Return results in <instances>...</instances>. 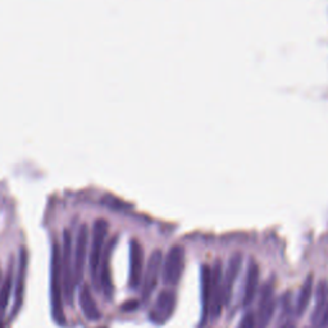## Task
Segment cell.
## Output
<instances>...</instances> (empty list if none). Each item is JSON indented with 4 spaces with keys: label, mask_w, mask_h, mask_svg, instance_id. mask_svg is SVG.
I'll use <instances>...</instances> for the list:
<instances>
[{
    "label": "cell",
    "mask_w": 328,
    "mask_h": 328,
    "mask_svg": "<svg viewBox=\"0 0 328 328\" xmlns=\"http://www.w3.org/2000/svg\"><path fill=\"white\" fill-rule=\"evenodd\" d=\"M27 264H29V253L26 248L19 249V263H18V275H17V283H16V294H14V308L13 314H16L21 308L22 302H23V291H24V282H26V272Z\"/></svg>",
    "instance_id": "cell-15"
},
{
    "label": "cell",
    "mask_w": 328,
    "mask_h": 328,
    "mask_svg": "<svg viewBox=\"0 0 328 328\" xmlns=\"http://www.w3.org/2000/svg\"><path fill=\"white\" fill-rule=\"evenodd\" d=\"M176 307V294L173 290L166 289L159 292L150 317L154 322L163 323L172 315Z\"/></svg>",
    "instance_id": "cell-11"
},
{
    "label": "cell",
    "mask_w": 328,
    "mask_h": 328,
    "mask_svg": "<svg viewBox=\"0 0 328 328\" xmlns=\"http://www.w3.org/2000/svg\"><path fill=\"white\" fill-rule=\"evenodd\" d=\"M73 248H72V235L68 230L63 231V243H62V285H63V299L69 307L73 305L76 278H74Z\"/></svg>",
    "instance_id": "cell-2"
},
{
    "label": "cell",
    "mask_w": 328,
    "mask_h": 328,
    "mask_svg": "<svg viewBox=\"0 0 328 328\" xmlns=\"http://www.w3.org/2000/svg\"><path fill=\"white\" fill-rule=\"evenodd\" d=\"M12 287H13V268H12V264H9L8 273L4 278L3 285L0 286V318L3 317L8 308Z\"/></svg>",
    "instance_id": "cell-19"
},
{
    "label": "cell",
    "mask_w": 328,
    "mask_h": 328,
    "mask_svg": "<svg viewBox=\"0 0 328 328\" xmlns=\"http://www.w3.org/2000/svg\"><path fill=\"white\" fill-rule=\"evenodd\" d=\"M0 328H3V325H2V323H0Z\"/></svg>",
    "instance_id": "cell-23"
},
{
    "label": "cell",
    "mask_w": 328,
    "mask_h": 328,
    "mask_svg": "<svg viewBox=\"0 0 328 328\" xmlns=\"http://www.w3.org/2000/svg\"><path fill=\"white\" fill-rule=\"evenodd\" d=\"M312 324L322 328L328 324V281L320 280L315 290V305L313 309Z\"/></svg>",
    "instance_id": "cell-9"
},
{
    "label": "cell",
    "mask_w": 328,
    "mask_h": 328,
    "mask_svg": "<svg viewBox=\"0 0 328 328\" xmlns=\"http://www.w3.org/2000/svg\"><path fill=\"white\" fill-rule=\"evenodd\" d=\"M241 265H242V255L240 253H235L228 260L227 269L223 276V305L230 304L233 286L241 270Z\"/></svg>",
    "instance_id": "cell-13"
},
{
    "label": "cell",
    "mask_w": 328,
    "mask_h": 328,
    "mask_svg": "<svg viewBox=\"0 0 328 328\" xmlns=\"http://www.w3.org/2000/svg\"><path fill=\"white\" fill-rule=\"evenodd\" d=\"M109 225L105 220L99 218L93 225V236H91V248L89 255V268H90L91 281L94 285L98 286L99 267H100L101 257H103L104 248H105V238L108 236Z\"/></svg>",
    "instance_id": "cell-3"
},
{
    "label": "cell",
    "mask_w": 328,
    "mask_h": 328,
    "mask_svg": "<svg viewBox=\"0 0 328 328\" xmlns=\"http://www.w3.org/2000/svg\"><path fill=\"white\" fill-rule=\"evenodd\" d=\"M50 294H51V314L57 324H66V315L63 308V285H62V250L58 242L53 243L51 249V269H50Z\"/></svg>",
    "instance_id": "cell-1"
},
{
    "label": "cell",
    "mask_w": 328,
    "mask_h": 328,
    "mask_svg": "<svg viewBox=\"0 0 328 328\" xmlns=\"http://www.w3.org/2000/svg\"><path fill=\"white\" fill-rule=\"evenodd\" d=\"M258 283H259V265L254 259L249 260L248 270L245 277V287L242 294V307H248L254 300L255 294L258 291Z\"/></svg>",
    "instance_id": "cell-14"
},
{
    "label": "cell",
    "mask_w": 328,
    "mask_h": 328,
    "mask_svg": "<svg viewBox=\"0 0 328 328\" xmlns=\"http://www.w3.org/2000/svg\"><path fill=\"white\" fill-rule=\"evenodd\" d=\"M275 281H273V278H269L260 289L258 314L255 317V319H257L255 328H267L272 320L273 314H275Z\"/></svg>",
    "instance_id": "cell-5"
},
{
    "label": "cell",
    "mask_w": 328,
    "mask_h": 328,
    "mask_svg": "<svg viewBox=\"0 0 328 328\" xmlns=\"http://www.w3.org/2000/svg\"><path fill=\"white\" fill-rule=\"evenodd\" d=\"M313 275H309L305 281L303 282L302 289H300L299 296L296 299V305H295V313H296L297 317L303 315L307 310L308 305H309L310 299H312V294H313Z\"/></svg>",
    "instance_id": "cell-18"
},
{
    "label": "cell",
    "mask_w": 328,
    "mask_h": 328,
    "mask_svg": "<svg viewBox=\"0 0 328 328\" xmlns=\"http://www.w3.org/2000/svg\"><path fill=\"white\" fill-rule=\"evenodd\" d=\"M88 241H89V228L84 223L79 227L77 233L76 246H74L73 254V264H74V278H76V285H79L84 280V273H85L86 257H88Z\"/></svg>",
    "instance_id": "cell-8"
},
{
    "label": "cell",
    "mask_w": 328,
    "mask_h": 328,
    "mask_svg": "<svg viewBox=\"0 0 328 328\" xmlns=\"http://www.w3.org/2000/svg\"><path fill=\"white\" fill-rule=\"evenodd\" d=\"M116 243V238L111 240L108 245L104 248L103 257H101L100 267H99V282H100V287L103 294L108 300L112 299L113 296V282H112V272H111V254L112 250Z\"/></svg>",
    "instance_id": "cell-12"
},
{
    "label": "cell",
    "mask_w": 328,
    "mask_h": 328,
    "mask_svg": "<svg viewBox=\"0 0 328 328\" xmlns=\"http://www.w3.org/2000/svg\"><path fill=\"white\" fill-rule=\"evenodd\" d=\"M0 281H2V269H0Z\"/></svg>",
    "instance_id": "cell-22"
},
{
    "label": "cell",
    "mask_w": 328,
    "mask_h": 328,
    "mask_svg": "<svg viewBox=\"0 0 328 328\" xmlns=\"http://www.w3.org/2000/svg\"><path fill=\"white\" fill-rule=\"evenodd\" d=\"M201 303H203V319H205L209 312L210 302V283H212V268L208 264L201 265Z\"/></svg>",
    "instance_id": "cell-17"
},
{
    "label": "cell",
    "mask_w": 328,
    "mask_h": 328,
    "mask_svg": "<svg viewBox=\"0 0 328 328\" xmlns=\"http://www.w3.org/2000/svg\"><path fill=\"white\" fill-rule=\"evenodd\" d=\"M255 325H257L255 314L253 312H248L245 315H243L241 322L238 323L237 328H255Z\"/></svg>",
    "instance_id": "cell-20"
},
{
    "label": "cell",
    "mask_w": 328,
    "mask_h": 328,
    "mask_svg": "<svg viewBox=\"0 0 328 328\" xmlns=\"http://www.w3.org/2000/svg\"><path fill=\"white\" fill-rule=\"evenodd\" d=\"M161 265H163V254L160 250H154L149 257L148 264H146L145 273L143 276V290H141V297L143 302H148L151 297L153 292L155 291L156 285L159 281Z\"/></svg>",
    "instance_id": "cell-6"
},
{
    "label": "cell",
    "mask_w": 328,
    "mask_h": 328,
    "mask_svg": "<svg viewBox=\"0 0 328 328\" xmlns=\"http://www.w3.org/2000/svg\"><path fill=\"white\" fill-rule=\"evenodd\" d=\"M144 273V249L138 240L132 238L130 242V277L128 283L132 290H136L143 281Z\"/></svg>",
    "instance_id": "cell-10"
},
{
    "label": "cell",
    "mask_w": 328,
    "mask_h": 328,
    "mask_svg": "<svg viewBox=\"0 0 328 328\" xmlns=\"http://www.w3.org/2000/svg\"><path fill=\"white\" fill-rule=\"evenodd\" d=\"M163 282L166 286L177 285L185 269V249L180 245H175L168 252L163 265Z\"/></svg>",
    "instance_id": "cell-4"
},
{
    "label": "cell",
    "mask_w": 328,
    "mask_h": 328,
    "mask_svg": "<svg viewBox=\"0 0 328 328\" xmlns=\"http://www.w3.org/2000/svg\"><path fill=\"white\" fill-rule=\"evenodd\" d=\"M223 307V269L220 260L212 268V283H210L209 314L213 319L220 317Z\"/></svg>",
    "instance_id": "cell-7"
},
{
    "label": "cell",
    "mask_w": 328,
    "mask_h": 328,
    "mask_svg": "<svg viewBox=\"0 0 328 328\" xmlns=\"http://www.w3.org/2000/svg\"><path fill=\"white\" fill-rule=\"evenodd\" d=\"M78 300L82 313L89 320H98L100 318V312H99L98 305H96L95 299L93 297L90 287L88 285H84L81 287Z\"/></svg>",
    "instance_id": "cell-16"
},
{
    "label": "cell",
    "mask_w": 328,
    "mask_h": 328,
    "mask_svg": "<svg viewBox=\"0 0 328 328\" xmlns=\"http://www.w3.org/2000/svg\"><path fill=\"white\" fill-rule=\"evenodd\" d=\"M138 305H139L138 302L131 300V302H127L122 305V310H125V312H131V310H135L136 308H138Z\"/></svg>",
    "instance_id": "cell-21"
}]
</instances>
